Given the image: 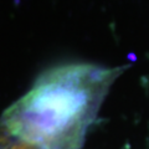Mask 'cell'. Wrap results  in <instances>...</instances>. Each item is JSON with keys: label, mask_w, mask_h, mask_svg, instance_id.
I'll use <instances>...</instances> for the list:
<instances>
[{"label": "cell", "mask_w": 149, "mask_h": 149, "mask_svg": "<svg viewBox=\"0 0 149 149\" xmlns=\"http://www.w3.org/2000/svg\"><path fill=\"white\" fill-rule=\"evenodd\" d=\"M125 67L68 63L46 70L4 112L9 134L39 149H81L109 88Z\"/></svg>", "instance_id": "6da1fadb"}, {"label": "cell", "mask_w": 149, "mask_h": 149, "mask_svg": "<svg viewBox=\"0 0 149 149\" xmlns=\"http://www.w3.org/2000/svg\"><path fill=\"white\" fill-rule=\"evenodd\" d=\"M6 149H39V148H36L34 146H30V144H27V143H24L21 141H17V139L13 138V141L6 147Z\"/></svg>", "instance_id": "3957f363"}, {"label": "cell", "mask_w": 149, "mask_h": 149, "mask_svg": "<svg viewBox=\"0 0 149 149\" xmlns=\"http://www.w3.org/2000/svg\"><path fill=\"white\" fill-rule=\"evenodd\" d=\"M11 141H13V137L9 134L5 125L3 124L1 119H0V149H6V147L10 144Z\"/></svg>", "instance_id": "7a4b0ae2"}]
</instances>
